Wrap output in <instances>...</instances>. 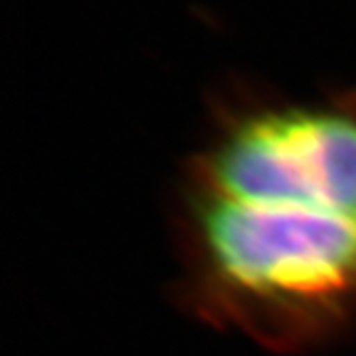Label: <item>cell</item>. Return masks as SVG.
<instances>
[{
	"label": "cell",
	"mask_w": 356,
	"mask_h": 356,
	"mask_svg": "<svg viewBox=\"0 0 356 356\" xmlns=\"http://www.w3.org/2000/svg\"><path fill=\"white\" fill-rule=\"evenodd\" d=\"M178 300L200 322L275 354L356 327V216L191 191L178 225Z\"/></svg>",
	"instance_id": "1"
},
{
	"label": "cell",
	"mask_w": 356,
	"mask_h": 356,
	"mask_svg": "<svg viewBox=\"0 0 356 356\" xmlns=\"http://www.w3.org/2000/svg\"><path fill=\"white\" fill-rule=\"evenodd\" d=\"M191 191L356 216V119L287 109L240 122L203 159Z\"/></svg>",
	"instance_id": "2"
}]
</instances>
